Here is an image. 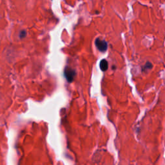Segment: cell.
<instances>
[{
    "label": "cell",
    "mask_w": 165,
    "mask_h": 165,
    "mask_svg": "<svg viewBox=\"0 0 165 165\" xmlns=\"http://www.w3.org/2000/svg\"><path fill=\"white\" fill-rule=\"evenodd\" d=\"M65 75L68 82L71 83L74 81L75 75V71L71 67L66 66L65 69Z\"/></svg>",
    "instance_id": "1"
},
{
    "label": "cell",
    "mask_w": 165,
    "mask_h": 165,
    "mask_svg": "<svg viewBox=\"0 0 165 165\" xmlns=\"http://www.w3.org/2000/svg\"><path fill=\"white\" fill-rule=\"evenodd\" d=\"M95 44H96L97 48L101 52H105L107 50L108 44L104 40H101L99 38H97L96 41H95Z\"/></svg>",
    "instance_id": "2"
},
{
    "label": "cell",
    "mask_w": 165,
    "mask_h": 165,
    "mask_svg": "<svg viewBox=\"0 0 165 165\" xmlns=\"http://www.w3.org/2000/svg\"><path fill=\"white\" fill-rule=\"evenodd\" d=\"M99 66H100V68L102 71L105 72L106 71H107L108 67V63L107 62V61L106 60H102L101 61Z\"/></svg>",
    "instance_id": "3"
},
{
    "label": "cell",
    "mask_w": 165,
    "mask_h": 165,
    "mask_svg": "<svg viewBox=\"0 0 165 165\" xmlns=\"http://www.w3.org/2000/svg\"><path fill=\"white\" fill-rule=\"evenodd\" d=\"M152 63H150V62H147L146 64H145L144 66L143 67V71H147V70H149L150 68H152Z\"/></svg>",
    "instance_id": "4"
},
{
    "label": "cell",
    "mask_w": 165,
    "mask_h": 165,
    "mask_svg": "<svg viewBox=\"0 0 165 165\" xmlns=\"http://www.w3.org/2000/svg\"><path fill=\"white\" fill-rule=\"evenodd\" d=\"M27 34V32L25 30H22V31L20 32V34H19V36H20V38H24L25 37V36Z\"/></svg>",
    "instance_id": "5"
}]
</instances>
